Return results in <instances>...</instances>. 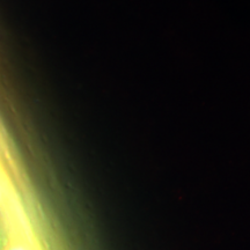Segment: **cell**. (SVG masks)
Wrapping results in <instances>:
<instances>
[{
    "instance_id": "2",
    "label": "cell",
    "mask_w": 250,
    "mask_h": 250,
    "mask_svg": "<svg viewBox=\"0 0 250 250\" xmlns=\"http://www.w3.org/2000/svg\"><path fill=\"white\" fill-rule=\"evenodd\" d=\"M5 250H27V249L19 242H11V243L7 242V245L5 247Z\"/></svg>"
},
{
    "instance_id": "1",
    "label": "cell",
    "mask_w": 250,
    "mask_h": 250,
    "mask_svg": "<svg viewBox=\"0 0 250 250\" xmlns=\"http://www.w3.org/2000/svg\"><path fill=\"white\" fill-rule=\"evenodd\" d=\"M6 245H7V235H6L4 224L0 219V250H5Z\"/></svg>"
},
{
    "instance_id": "3",
    "label": "cell",
    "mask_w": 250,
    "mask_h": 250,
    "mask_svg": "<svg viewBox=\"0 0 250 250\" xmlns=\"http://www.w3.org/2000/svg\"><path fill=\"white\" fill-rule=\"evenodd\" d=\"M0 199H1V190H0Z\"/></svg>"
}]
</instances>
